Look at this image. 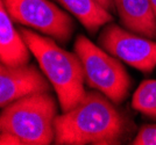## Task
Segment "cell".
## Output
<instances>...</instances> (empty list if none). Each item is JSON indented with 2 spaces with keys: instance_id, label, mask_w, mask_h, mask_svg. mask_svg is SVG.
Listing matches in <instances>:
<instances>
[{
  "instance_id": "obj_1",
  "label": "cell",
  "mask_w": 156,
  "mask_h": 145,
  "mask_svg": "<svg viewBox=\"0 0 156 145\" xmlns=\"http://www.w3.org/2000/svg\"><path fill=\"white\" fill-rule=\"evenodd\" d=\"M137 128L129 112L99 91H89L82 101L55 121L57 145H121L133 140Z\"/></svg>"
},
{
  "instance_id": "obj_2",
  "label": "cell",
  "mask_w": 156,
  "mask_h": 145,
  "mask_svg": "<svg viewBox=\"0 0 156 145\" xmlns=\"http://www.w3.org/2000/svg\"><path fill=\"white\" fill-rule=\"evenodd\" d=\"M20 33L36 57L42 72L51 83L62 110H70L86 94L84 67L80 58L76 52H69L58 46L54 39L26 28H21Z\"/></svg>"
},
{
  "instance_id": "obj_3",
  "label": "cell",
  "mask_w": 156,
  "mask_h": 145,
  "mask_svg": "<svg viewBox=\"0 0 156 145\" xmlns=\"http://www.w3.org/2000/svg\"><path fill=\"white\" fill-rule=\"evenodd\" d=\"M57 116V102L50 93L32 94L2 108L0 130L13 133L23 145H49Z\"/></svg>"
},
{
  "instance_id": "obj_4",
  "label": "cell",
  "mask_w": 156,
  "mask_h": 145,
  "mask_svg": "<svg viewBox=\"0 0 156 145\" xmlns=\"http://www.w3.org/2000/svg\"><path fill=\"white\" fill-rule=\"evenodd\" d=\"M73 49L82 60L86 85L118 105L122 103L128 96L132 79L120 59L98 48L84 35H78Z\"/></svg>"
},
{
  "instance_id": "obj_5",
  "label": "cell",
  "mask_w": 156,
  "mask_h": 145,
  "mask_svg": "<svg viewBox=\"0 0 156 145\" xmlns=\"http://www.w3.org/2000/svg\"><path fill=\"white\" fill-rule=\"evenodd\" d=\"M12 20L32 27L56 42L66 44L75 32V22L68 13L50 0H1Z\"/></svg>"
},
{
  "instance_id": "obj_6",
  "label": "cell",
  "mask_w": 156,
  "mask_h": 145,
  "mask_svg": "<svg viewBox=\"0 0 156 145\" xmlns=\"http://www.w3.org/2000/svg\"><path fill=\"white\" fill-rule=\"evenodd\" d=\"M98 43L110 55L146 74L156 67V41L126 30L113 22L101 29Z\"/></svg>"
},
{
  "instance_id": "obj_7",
  "label": "cell",
  "mask_w": 156,
  "mask_h": 145,
  "mask_svg": "<svg viewBox=\"0 0 156 145\" xmlns=\"http://www.w3.org/2000/svg\"><path fill=\"white\" fill-rule=\"evenodd\" d=\"M52 85L49 79L35 65L0 66V106L6 107L11 102L32 94L50 93Z\"/></svg>"
},
{
  "instance_id": "obj_8",
  "label": "cell",
  "mask_w": 156,
  "mask_h": 145,
  "mask_svg": "<svg viewBox=\"0 0 156 145\" xmlns=\"http://www.w3.org/2000/svg\"><path fill=\"white\" fill-rule=\"evenodd\" d=\"M126 29L156 40V16L150 0H113Z\"/></svg>"
},
{
  "instance_id": "obj_9",
  "label": "cell",
  "mask_w": 156,
  "mask_h": 145,
  "mask_svg": "<svg viewBox=\"0 0 156 145\" xmlns=\"http://www.w3.org/2000/svg\"><path fill=\"white\" fill-rule=\"evenodd\" d=\"M20 32V30H19ZM13 26L4 2L0 5V59L7 66H21L29 63V48L21 33Z\"/></svg>"
},
{
  "instance_id": "obj_10",
  "label": "cell",
  "mask_w": 156,
  "mask_h": 145,
  "mask_svg": "<svg viewBox=\"0 0 156 145\" xmlns=\"http://www.w3.org/2000/svg\"><path fill=\"white\" fill-rule=\"evenodd\" d=\"M77 18L85 29L94 35L101 27L113 22L112 14L97 0H55Z\"/></svg>"
},
{
  "instance_id": "obj_11",
  "label": "cell",
  "mask_w": 156,
  "mask_h": 145,
  "mask_svg": "<svg viewBox=\"0 0 156 145\" xmlns=\"http://www.w3.org/2000/svg\"><path fill=\"white\" fill-rule=\"evenodd\" d=\"M133 108L149 119L156 120V80H144L132 99Z\"/></svg>"
},
{
  "instance_id": "obj_12",
  "label": "cell",
  "mask_w": 156,
  "mask_h": 145,
  "mask_svg": "<svg viewBox=\"0 0 156 145\" xmlns=\"http://www.w3.org/2000/svg\"><path fill=\"white\" fill-rule=\"evenodd\" d=\"M134 145H156V124H144L130 142Z\"/></svg>"
},
{
  "instance_id": "obj_13",
  "label": "cell",
  "mask_w": 156,
  "mask_h": 145,
  "mask_svg": "<svg viewBox=\"0 0 156 145\" xmlns=\"http://www.w3.org/2000/svg\"><path fill=\"white\" fill-rule=\"evenodd\" d=\"M0 144H12V145H21V140H20L16 136H14L13 133L6 131H1L0 135Z\"/></svg>"
},
{
  "instance_id": "obj_14",
  "label": "cell",
  "mask_w": 156,
  "mask_h": 145,
  "mask_svg": "<svg viewBox=\"0 0 156 145\" xmlns=\"http://www.w3.org/2000/svg\"><path fill=\"white\" fill-rule=\"evenodd\" d=\"M97 1L104 7L106 11H108L110 13H113L115 11V6H114V1L113 0H97Z\"/></svg>"
},
{
  "instance_id": "obj_15",
  "label": "cell",
  "mask_w": 156,
  "mask_h": 145,
  "mask_svg": "<svg viewBox=\"0 0 156 145\" xmlns=\"http://www.w3.org/2000/svg\"><path fill=\"white\" fill-rule=\"evenodd\" d=\"M150 4H151L153 11H154V14H155V16H156V0H150Z\"/></svg>"
}]
</instances>
